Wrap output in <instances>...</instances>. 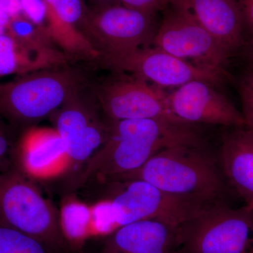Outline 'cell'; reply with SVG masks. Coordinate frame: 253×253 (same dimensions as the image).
Returning <instances> with one entry per match:
<instances>
[{"mask_svg": "<svg viewBox=\"0 0 253 253\" xmlns=\"http://www.w3.org/2000/svg\"><path fill=\"white\" fill-rule=\"evenodd\" d=\"M199 144L202 141L193 125L163 119L110 121L107 141L86 163L78 181L109 182L139 169L163 150Z\"/></svg>", "mask_w": 253, "mask_h": 253, "instance_id": "cell-1", "label": "cell"}, {"mask_svg": "<svg viewBox=\"0 0 253 253\" xmlns=\"http://www.w3.org/2000/svg\"><path fill=\"white\" fill-rule=\"evenodd\" d=\"M135 179L204 208L224 203L227 191L218 158L206 151L202 144H179L163 150L139 169L109 182Z\"/></svg>", "mask_w": 253, "mask_h": 253, "instance_id": "cell-2", "label": "cell"}, {"mask_svg": "<svg viewBox=\"0 0 253 253\" xmlns=\"http://www.w3.org/2000/svg\"><path fill=\"white\" fill-rule=\"evenodd\" d=\"M83 84L81 73L66 66L0 83V117L12 126L27 129L49 118Z\"/></svg>", "mask_w": 253, "mask_h": 253, "instance_id": "cell-3", "label": "cell"}, {"mask_svg": "<svg viewBox=\"0 0 253 253\" xmlns=\"http://www.w3.org/2000/svg\"><path fill=\"white\" fill-rule=\"evenodd\" d=\"M0 222L39 240L54 253L66 246L56 210L19 169L0 175Z\"/></svg>", "mask_w": 253, "mask_h": 253, "instance_id": "cell-4", "label": "cell"}, {"mask_svg": "<svg viewBox=\"0 0 253 253\" xmlns=\"http://www.w3.org/2000/svg\"><path fill=\"white\" fill-rule=\"evenodd\" d=\"M178 253H253V211L225 203L203 210L179 226Z\"/></svg>", "mask_w": 253, "mask_h": 253, "instance_id": "cell-5", "label": "cell"}, {"mask_svg": "<svg viewBox=\"0 0 253 253\" xmlns=\"http://www.w3.org/2000/svg\"><path fill=\"white\" fill-rule=\"evenodd\" d=\"M104 184L110 186L111 192L103 209L113 231L126 224L150 219L181 225L207 208L166 194L139 179Z\"/></svg>", "mask_w": 253, "mask_h": 253, "instance_id": "cell-6", "label": "cell"}, {"mask_svg": "<svg viewBox=\"0 0 253 253\" xmlns=\"http://www.w3.org/2000/svg\"><path fill=\"white\" fill-rule=\"evenodd\" d=\"M159 23L157 14L121 4L96 5L88 9L81 31L102 56L151 46Z\"/></svg>", "mask_w": 253, "mask_h": 253, "instance_id": "cell-7", "label": "cell"}, {"mask_svg": "<svg viewBox=\"0 0 253 253\" xmlns=\"http://www.w3.org/2000/svg\"><path fill=\"white\" fill-rule=\"evenodd\" d=\"M151 46L196 66L226 73L232 57L186 8L172 0L162 11Z\"/></svg>", "mask_w": 253, "mask_h": 253, "instance_id": "cell-8", "label": "cell"}, {"mask_svg": "<svg viewBox=\"0 0 253 253\" xmlns=\"http://www.w3.org/2000/svg\"><path fill=\"white\" fill-rule=\"evenodd\" d=\"M99 61L115 73L135 76L163 89L194 81L217 85L227 78V73L196 66L152 46L102 55Z\"/></svg>", "mask_w": 253, "mask_h": 253, "instance_id": "cell-9", "label": "cell"}, {"mask_svg": "<svg viewBox=\"0 0 253 253\" xmlns=\"http://www.w3.org/2000/svg\"><path fill=\"white\" fill-rule=\"evenodd\" d=\"M83 87L51 116L71 167H84L107 141L110 121L97 100L84 96Z\"/></svg>", "mask_w": 253, "mask_h": 253, "instance_id": "cell-10", "label": "cell"}, {"mask_svg": "<svg viewBox=\"0 0 253 253\" xmlns=\"http://www.w3.org/2000/svg\"><path fill=\"white\" fill-rule=\"evenodd\" d=\"M117 74L93 89L100 107L110 121L163 119L184 123L171 112L168 93L163 88L135 76Z\"/></svg>", "mask_w": 253, "mask_h": 253, "instance_id": "cell-11", "label": "cell"}, {"mask_svg": "<svg viewBox=\"0 0 253 253\" xmlns=\"http://www.w3.org/2000/svg\"><path fill=\"white\" fill-rule=\"evenodd\" d=\"M208 82L194 81L168 93L171 112L181 122L244 127L246 120L224 95Z\"/></svg>", "mask_w": 253, "mask_h": 253, "instance_id": "cell-12", "label": "cell"}, {"mask_svg": "<svg viewBox=\"0 0 253 253\" xmlns=\"http://www.w3.org/2000/svg\"><path fill=\"white\" fill-rule=\"evenodd\" d=\"M46 31L56 46L70 59L97 61L101 53L81 31L89 8L84 0H44Z\"/></svg>", "mask_w": 253, "mask_h": 253, "instance_id": "cell-13", "label": "cell"}, {"mask_svg": "<svg viewBox=\"0 0 253 253\" xmlns=\"http://www.w3.org/2000/svg\"><path fill=\"white\" fill-rule=\"evenodd\" d=\"M179 226L155 219L131 223L109 234L99 253H178Z\"/></svg>", "mask_w": 253, "mask_h": 253, "instance_id": "cell-14", "label": "cell"}, {"mask_svg": "<svg viewBox=\"0 0 253 253\" xmlns=\"http://www.w3.org/2000/svg\"><path fill=\"white\" fill-rule=\"evenodd\" d=\"M231 55L246 44L241 0H174Z\"/></svg>", "mask_w": 253, "mask_h": 253, "instance_id": "cell-15", "label": "cell"}, {"mask_svg": "<svg viewBox=\"0 0 253 253\" xmlns=\"http://www.w3.org/2000/svg\"><path fill=\"white\" fill-rule=\"evenodd\" d=\"M221 171L245 206L253 211V131L234 128L223 136L218 157Z\"/></svg>", "mask_w": 253, "mask_h": 253, "instance_id": "cell-16", "label": "cell"}, {"mask_svg": "<svg viewBox=\"0 0 253 253\" xmlns=\"http://www.w3.org/2000/svg\"><path fill=\"white\" fill-rule=\"evenodd\" d=\"M71 59L57 46L35 47L6 33L0 36V78L67 66Z\"/></svg>", "mask_w": 253, "mask_h": 253, "instance_id": "cell-17", "label": "cell"}, {"mask_svg": "<svg viewBox=\"0 0 253 253\" xmlns=\"http://www.w3.org/2000/svg\"><path fill=\"white\" fill-rule=\"evenodd\" d=\"M0 253H56L39 240L0 222Z\"/></svg>", "mask_w": 253, "mask_h": 253, "instance_id": "cell-18", "label": "cell"}, {"mask_svg": "<svg viewBox=\"0 0 253 253\" xmlns=\"http://www.w3.org/2000/svg\"><path fill=\"white\" fill-rule=\"evenodd\" d=\"M6 33L27 45L35 47L56 46L44 31L23 14L10 18Z\"/></svg>", "mask_w": 253, "mask_h": 253, "instance_id": "cell-19", "label": "cell"}, {"mask_svg": "<svg viewBox=\"0 0 253 253\" xmlns=\"http://www.w3.org/2000/svg\"><path fill=\"white\" fill-rule=\"evenodd\" d=\"M20 2L23 15L48 36L46 31V5L44 0H20Z\"/></svg>", "mask_w": 253, "mask_h": 253, "instance_id": "cell-20", "label": "cell"}, {"mask_svg": "<svg viewBox=\"0 0 253 253\" xmlns=\"http://www.w3.org/2000/svg\"><path fill=\"white\" fill-rule=\"evenodd\" d=\"M118 1L126 7L158 14L166 9L172 0H118Z\"/></svg>", "mask_w": 253, "mask_h": 253, "instance_id": "cell-21", "label": "cell"}, {"mask_svg": "<svg viewBox=\"0 0 253 253\" xmlns=\"http://www.w3.org/2000/svg\"><path fill=\"white\" fill-rule=\"evenodd\" d=\"M243 107L253 110V68H249L244 73L239 84Z\"/></svg>", "mask_w": 253, "mask_h": 253, "instance_id": "cell-22", "label": "cell"}, {"mask_svg": "<svg viewBox=\"0 0 253 253\" xmlns=\"http://www.w3.org/2000/svg\"><path fill=\"white\" fill-rule=\"evenodd\" d=\"M245 30H247L250 37L253 36V0H241Z\"/></svg>", "mask_w": 253, "mask_h": 253, "instance_id": "cell-23", "label": "cell"}, {"mask_svg": "<svg viewBox=\"0 0 253 253\" xmlns=\"http://www.w3.org/2000/svg\"><path fill=\"white\" fill-rule=\"evenodd\" d=\"M0 7L4 10L10 18L23 14L20 0H0Z\"/></svg>", "mask_w": 253, "mask_h": 253, "instance_id": "cell-24", "label": "cell"}, {"mask_svg": "<svg viewBox=\"0 0 253 253\" xmlns=\"http://www.w3.org/2000/svg\"><path fill=\"white\" fill-rule=\"evenodd\" d=\"M242 50H244L245 56L250 63V68H253V36L250 37L249 41L246 42Z\"/></svg>", "mask_w": 253, "mask_h": 253, "instance_id": "cell-25", "label": "cell"}, {"mask_svg": "<svg viewBox=\"0 0 253 253\" xmlns=\"http://www.w3.org/2000/svg\"><path fill=\"white\" fill-rule=\"evenodd\" d=\"M10 17L8 14L0 7V36L7 31L8 24H9Z\"/></svg>", "mask_w": 253, "mask_h": 253, "instance_id": "cell-26", "label": "cell"}, {"mask_svg": "<svg viewBox=\"0 0 253 253\" xmlns=\"http://www.w3.org/2000/svg\"><path fill=\"white\" fill-rule=\"evenodd\" d=\"M243 114L246 120V126L253 131V110L243 107Z\"/></svg>", "mask_w": 253, "mask_h": 253, "instance_id": "cell-27", "label": "cell"}, {"mask_svg": "<svg viewBox=\"0 0 253 253\" xmlns=\"http://www.w3.org/2000/svg\"><path fill=\"white\" fill-rule=\"evenodd\" d=\"M95 3V6L96 5H108L120 4L118 0H91Z\"/></svg>", "mask_w": 253, "mask_h": 253, "instance_id": "cell-28", "label": "cell"}, {"mask_svg": "<svg viewBox=\"0 0 253 253\" xmlns=\"http://www.w3.org/2000/svg\"><path fill=\"white\" fill-rule=\"evenodd\" d=\"M1 174H2V173H0V175H1Z\"/></svg>", "mask_w": 253, "mask_h": 253, "instance_id": "cell-29", "label": "cell"}]
</instances>
